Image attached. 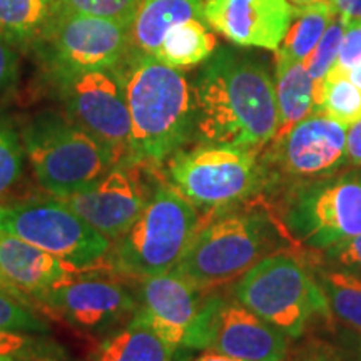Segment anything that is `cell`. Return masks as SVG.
Masks as SVG:
<instances>
[{"label":"cell","mask_w":361,"mask_h":361,"mask_svg":"<svg viewBox=\"0 0 361 361\" xmlns=\"http://www.w3.org/2000/svg\"><path fill=\"white\" fill-rule=\"evenodd\" d=\"M326 259L329 263L348 269L350 273L361 274V234L329 247L326 250Z\"/></svg>","instance_id":"obj_34"},{"label":"cell","mask_w":361,"mask_h":361,"mask_svg":"<svg viewBox=\"0 0 361 361\" xmlns=\"http://www.w3.org/2000/svg\"><path fill=\"white\" fill-rule=\"evenodd\" d=\"M274 92L279 117L274 137H278L314 112V82L303 62L276 57Z\"/></svg>","instance_id":"obj_21"},{"label":"cell","mask_w":361,"mask_h":361,"mask_svg":"<svg viewBox=\"0 0 361 361\" xmlns=\"http://www.w3.org/2000/svg\"><path fill=\"white\" fill-rule=\"evenodd\" d=\"M204 0H141L137 16L130 25V45L154 56L164 35L176 25L201 19Z\"/></svg>","instance_id":"obj_19"},{"label":"cell","mask_w":361,"mask_h":361,"mask_svg":"<svg viewBox=\"0 0 361 361\" xmlns=\"http://www.w3.org/2000/svg\"><path fill=\"white\" fill-rule=\"evenodd\" d=\"M346 130L326 116L311 114L271 141L261 161L263 171L303 184L329 178L346 164Z\"/></svg>","instance_id":"obj_13"},{"label":"cell","mask_w":361,"mask_h":361,"mask_svg":"<svg viewBox=\"0 0 361 361\" xmlns=\"http://www.w3.org/2000/svg\"><path fill=\"white\" fill-rule=\"evenodd\" d=\"M234 296L290 336L300 335L311 316L328 308L324 293L305 266L283 252L266 256L243 274Z\"/></svg>","instance_id":"obj_7"},{"label":"cell","mask_w":361,"mask_h":361,"mask_svg":"<svg viewBox=\"0 0 361 361\" xmlns=\"http://www.w3.org/2000/svg\"><path fill=\"white\" fill-rule=\"evenodd\" d=\"M346 19L336 16L328 25L326 32L319 39V42L313 49V52L303 61L305 69L308 71L310 78L313 79L314 87H318L323 82L328 72L333 69L338 61V54H340L343 32H345Z\"/></svg>","instance_id":"obj_30"},{"label":"cell","mask_w":361,"mask_h":361,"mask_svg":"<svg viewBox=\"0 0 361 361\" xmlns=\"http://www.w3.org/2000/svg\"><path fill=\"white\" fill-rule=\"evenodd\" d=\"M176 271L141 279L137 313L169 348L207 350L221 298L207 296Z\"/></svg>","instance_id":"obj_12"},{"label":"cell","mask_w":361,"mask_h":361,"mask_svg":"<svg viewBox=\"0 0 361 361\" xmlns=\"http://www.w3.org/2000/svg\"><path fill=\"white\" fill-rule=\"evenodd\" d=\"M49 17V0H0V37L13 47L34 45Z\"/></svg>","instance_id":"obj_25"},{"label":"cell","mask_w":361,"mask_h":361,"mask_svg":"<svg viewBox=\"0 0 361 361\" xmlns=\"http://www.w3.org/2000/svg\"><path fill=\"white\" fill-rule=\"evenodd\" d=\"M298 361H338L335 356H329V355H323V353H314V355H308L303 356L301 360Z\"/></svg>","instance_id":"obj_40"},{"label":"cell","mask_w":361,"mask_h":361,"mask_svg":"<svg viewBox=\"0 0 361 361\" xmlns=\"http://www.w3.org/2000/svg\"><path fill=\"white\" fill-rule=\"evenodd\" d=\"M0 329L51 335V326L34 313L32 305L24 303L4 291H0Z\"/></svg>","instance_id":"obj_31"},{"label":"cell","mask_w":361,"mask_h":361,"mask_svg":"<svg viewBox=\"0 0 361 361\" xmlns=\"http://www.w3.org/2000/svg\"><path fill=\"white\" fill-rule=\"evenodd\" d=\"M361 64V19H348L335 69L346 72Z\"/></svg>","instance_id":"obj_32"},{"label":"cell","mask_w":361,"mask_h":361,"mask_svg":"<svg viewBox=\"0 0 361 361\" xmlns=\"http://www.w3.org/2000/svg\"><path fill=\"white\" fill-rule=\"evenodd\" d=\"M192 361H243V360L231 358V356H226V355H221V353H214V351H209V353L201 355L200 358H196Z\"/></svg>","instance_id":"obj_38"},{"label":"cell","mask_w":361,"mask_h":361,"mask_svg":"<svg viewBox=\"0 0 361 361\" xmlns=\"http://www.w3.org/2000/svg\"><path fill=\"white\" fill-rule=\"evenodd\" d=\"M209 29L206 20L201 19H191L173 27L164 35L154 57L174 69L201 64L213 56L218 45Z\"/></svg>","instance_id":"obj_22"},{"label":"cell","mask_w":361,"mask_h":361,"mask_svg":"<svg viewBox=\"0 0 361 361\" xmlns=\"http://www.w3.org/2000/svg\"><path fill=\"white\" fill-rule=\"evenodd\" d=\"M346 164L361 168V119L346 130Z\"/></svg>","instance_id":"obj_35"},{"label":"cell","mask_w":361,"mask_h":361,"mask_svg":"<svg viewBox=\"0 0 361 361\" xmlns=\"http://www.w3.org/2000/svg\"><path fill=\"white\" fill-rule=\"evenodd\" d=\"M346 74V78H348L351 82H353L356 87H358L360 90H361V64H358V66H355L353 69H350V71H346L345 72Z\"/></svg>","instance_id":"obj_39"},{"label":"cell","mask_w":361,"mask_h":361,"mask_svg":"<svg viewBox=\"0 0 361 361\" xmlns=\"http://www.w3.org/2000/svg\"><path fill=\"white\" fill-rule=\"evenodd\" d=\"M141 0H49V12H71L133 25Z\"/></svg>","instance_id":"obj_28"},{"label":"cell","mask_w":361,"mask_h":361,"mask_svg":"<svg viewBox=\"0 0 361 361\" xmlns=\"http://www.w3.org/2000/svg\"><path fill=\"white\" fill-rule=\"evenodd\" d=\"M329 4L343 19H361V0H329Z\"/></svg>","instance_id":"obj_36"},{"label":"cell","mask_w":361,"mask_h":361,"mask_svg":"<svg viewBox=\"0 0 361 361\" xmlns=\"http://www.w3.org/2000/svg\"><path fill=\"white\" fill-rule=\"evenodd\" d=\"M0 361H16V360H6V358H0Z\"/></svg>","instance_id":"obj_42"},{"label":"cell","mask_w":361,"mask_h":361,"mask_svg":"<svg viewBox=\"0 0 361 361\" xmlns=\"http://www.w3.org/2000/svg\"><path fill=\"white\" fill-rule=\"evenodd\" d=\"M78 268L24 239L0 231V273L30 301L74 279Z\"/></svg>","instance_id":"obj_18"},{"label":"cell","mask_w":361,"mask_h":361,"mask_svg":"<svg viewBox=\"0 0 361 361\" xmlns=\"http://www.w3.org/2000/svg\"><path fill=\"white\" fill-rule=\"evenodd\" d=\"M192 90L194 137L200 144L258 151L276 135L274 79L255 56L229 47L214 51Z\"/></svg>","instance_id":"obj_1"},{"label":"cell","mask_w":361,"mask_h":361,"mask_svg":"<svg viewBox=\"0 0 361 361\" xmlns=\"http://www.w3.org/2000/svg\"><path fill=\"white\" fill-rule=\"evenodd\" d=\"M201 226L196 207L169 180H157L141 214L112 245L111 269L139 281L169 273Z\"/></svg>","instance_id":"obj_3"},{"label":"cell","mask_w":361,"mask_h":361,"mask_svg":"<svg viewBox=\"0 0 361 361\" xmlns=\"http://www.w3.org/2000/svg\"><path fill=\"white\" fill-rule=\"evenodd\" d=\"M169 183L197 213H221L251 197L264 183L258 151L200 144L168 159Z\"/></svg>","instance_id":"obj_6"},{"label":"cell","mask_w":361,"mask_h":361,"mask_svg":"<svg viewBox=\"0 0 361 361\" xmlns=\"http://www.w3.org/2000/svg\"><path fill=\"white\" fill-rule=\"evenodd\" d=\"M0 231L24 239L78 269L97 266L112 241L59 197H34L0 204Z\"/></svg>","instance_id":"obj_9"},{"label":"cell","mask_w":361,"mask_h":361,"mask_svg":"<svg viewBox=\"0 0 361 361\" xmlns=\"http://www.w3.org/2000/svg\"><path fill=\"white\" fill-rule=\"evenodd\" d=\"M152 169L157 168L142 162H119L92 186L62 201L114 245L146 206L157 183L151 184L146 178Z\"/></svg>","instance_id":"obj_14"},{"label":"cell","mask_w":361,"mask_h":361,"mask_svg":"<svg viewBox=\"0 0 361 361\" xmlns=\"http://www.w3.org/2000/svg\"><path fill=\"white\" fill-rule=\"evenodd\" d=\"M37 305L51 310L71 326L85 333H104L129 322L137 313V298L109 279L79 278L45 293Z\"/></svg>","instance_id":"obj_15"},{"label":"cell","mask_w":361,"mask_h":361,"mask_svg":"<svg viewBox=\"0 0 361 361\" xmlns=\"http://www.w3.org/2000/svg\"><path fill=\"white\" fill-rule=\"evenodd\" d=\"M273 247V229L259 214L228 213L202 224L174 271L209 293L241 278Z\"/></svg>","instance_id":"obj_5"},{"label":"cell","mask_w":361,"mask_h":361,"mask_svg":"<svg viewBox=\"0 0 361 361\" xmlns=\"http://www.w3.org/2000/svg\"><path fill=\"white\" fill-rule=\"evenodd\" d=\"M22 137L7 117L0 116V197L19 183L24 173Z\"/></svg>","instance_id":"obj_29"},{"label":"cell","mask_w":361,"mask_h":361,"mask_svg":"<svg viewBox=\"0 0 361 361\" xmlns=\"http://www.w3.org/2000/svg\"><path fill=\"white\" fill-rule=\"evenodd\" d=\"M0 358L16 361H67L69 353L51 335L0 329Z\"/></svg>","instance_id":"obj_26"},{"label":"cell","mask_w":361,"mask_h":361,"mask_svg":"<svg viewBox=\"0 0 361 361\" xmlns=\"http://www.w3.org/2000/svg\"><path fill=\"white\" fill-rule=\"evenodd\" d=\"M19 80V54L6 39L0 37V99L16 89Z\"/></svg>","instance_id":"obj_33"},{"label":"cell","mask_w":361,"mask_h":361,"mask_svg":"<svg viewBox=\"0 0 361 361\" xmlns=\"http://www.w3.org/2000/svg\"><path fill=\"white\" fill-rule=\"evenodd\" d=\"M207 350L243 361H283L288 340L281 329L238 301L221 300Z\"/></svg>","instance_id":"obj_17"},{"label":"cell","mask_w":361,"mask_h":361,"mask_svg":"<svg viewBox=\"0 0 361 361\" xmlns=\"http://www.w3.org/2000/svg\"><path fill=\"white\" fill-rule=\"evenodd\" d=\"M22 146L35 180L59 200L90 188L117 164L102 142L52 111L29 121Z\"/></svg>","instance_id":"obj_4"},{"label":"cell","mask_w":361,"mask_h":361,"mask_svg":"<svg viewBox=\"0 0 361 361\" xmlns=\"http://www.w3.org/2000/svg\"><path fill=\"white\" fill-rule=\"evenodd\" d=\"M0 291L7 293V295L17 298V300H20V301H24V303H29V305L34 306V301H30L29 298H27L25 295H22V293H20L19 290H17V288H13L12 284L8 283L6 278H4L2 273H0Z\"/></svg>","instance_id":"obj_37"},{"label":"cell","mask_w":361,"mask_h":361,"mask_svg":"<svg viewBox=\"0 0 361 361\" xmlns=\"http://www.w3.org/2000/svg\"><path fill=\"white\" fill-rule=\"evenodd\" d=\"M32 47L49 80L78 72L112 69L130 51V27L119 22L49 12Z\"/></svg>","instance_id":"obj_8"},{"label":"cell","mask_w":361,"mask_h":361,"mask_svg":"<svg viewBox=\"0 0 361 361\" xmlns=\"http://www.w3.org/2000/svg\"><path fill=\"white\" fill-rule=\"evenodd\" d=\"M350 128L361 119V90L333 67L318 87H314V112Z\"/></svg>","instance_id":"obj_24"},{"label":"cell","mask_w":361,"mask_h":361,"mask_svg":"<svg viewBox=\"0 0 361 361\" xmlns=\"http://www.w3.org/2000/svg\"><path fill=\"white\" fill-rule=\"evenodd\" d=\"M335 17L336 12L329 0L296 7L290 29L276 51V57L303 62L313 52Z\"/></svg>","instance_id":"obj_23"},{"label":"cell","mask_w":361,"mask_h":361,"mask_svg":"<svg viewBox=\"0 0 361 361\" xmlns=\"http://www.w3.org/2000/svg\"><path fill=\"white\" fill-rule=\"evenodd\" d=\"M284 223L300 245L316 251L358 236L361 176H329L295 189Z\"/></svg>","instance_id":"obj_10"},{"label":"cell","mask_w":361,"mask_h":361,"mask_svg":"<svg viewBox=\"0 0 361 361\" xmlns=\"http://www.w3.org/2000/svg\"><path fill=\"white\" fill-rule=\"evenodd\" d=\"M130 116L126 162L159 168L194 137V90L180 69L130 47L117 66Z\"/></svg>","instance_id":"obj_2"},{"label":"cell","mask_w":361,"mask_h":361,"mask_svg":"<svg viewBox=\"0 0 361 361\" xmlns=\"http://www.w3.org/2000/svg\"><path fill=\"white\" fill-rule=\"evenodd\" d=\"M173 356L174 350L135 313L104 338L94 353V361H173Z\"/></svg>","instance_id":"obj_20"},{"label":"cell","mask_w":361,"mask_h":361,"mask_svg":"<svg viewBox=\"0 0 361 361\" xmlns=\"http://www.w3.org/2000/svg\"><path fill=\"white\" fill-rule=\"evenodd\" d=\"M291 6L295 7H305V6H311V4H319V2H326V0H288Z\"/></svg>","instance_id":"obj_41"},{"label":"cell","mask_w":361,"mask_h":361,"mask_svg":"<svg viewBox=\"0 0 361 361\" xmlns=\"http://www.w3.org/2000/svg\"><path fill=\"white\" fill-rule=\"evenodd\" d=\"M66 116L102 142L117 164L130 152V116L117 67L78 72L51 80Z\"/></svg>","instance_id":"obj_11"},{"label":"cell","mask_w":361,"mask_h":361,"mask_svg":"<svg viewBox=\"0 0 361 361\" xmlns=\"http://www.w3.org/2000/svg\"><path fill=\"white\" fill-rule=\"evenodd\" d=\"M323 288L335 313L343 322L361 329V278L346 271L323 274Z\"/></svg>","instance_id":"obj_27"},{"label":"cell","mask_w":361,"mask_h":361,"mask_svg":"<svg viewBox=\"0 0 361 361\" xmlns=\"http://www.w3.org/2000/svg\"><path fill=\"white\" fill-rule=\"evenodd\" d=\"M296 7L288 0H204L202 17L216 32L241 47L278 51Z\"/></svg>","instance_id":"obj_16"}]
</instances>
